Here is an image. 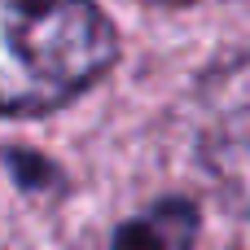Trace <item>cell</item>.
Listing matches in <instances>:
<instances>
[{
    "label": "cell",
    "mask_w": 250,
    "mask_h": 250,
    "mask_svg": "<svg viewBox=\"0 0 250 250\" xmlns=\"http://www.w3.org/2000/svg\"><path fill=\"white\" fill-rule=\"evenodd\" d=\"M119 62V31L92 0H0V114L35 119L83 97Z\"/></svg>",
    "instance_id": "obj_1"
},
{
    "label": "cell",
    "mask_w": 250,
    "mask_h": 250,
    "mask_svg": "<svg viewBox=\"0 0 250 250\" xmlns=\"http://www.w3.org/2000/svg\"><path fill=\"white\" fill-rule=\"evenodd\" d=\"M198 154L220 202L233 215L250 220V53L215 75L198 132Z\"/></svg>",
    "instance_id": "obj_2"
},
{
    "label": "cell",
    "mask_w": 250,
    "mask_h": 250,
    "mask_svg": "<svg viewBox=\"0 0 250 250\" xmlns=\"http://www.w3.org/2000/svg\"><path fill=\"white\" fill-rule=\"evenodd\" d=\"M193 207L185 202H163L158 211L123 224L114 233L110 250H189L193 242Z\"/></svg>",
    "instance_id": "obj_3"
}]
</instances>
